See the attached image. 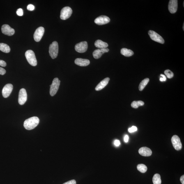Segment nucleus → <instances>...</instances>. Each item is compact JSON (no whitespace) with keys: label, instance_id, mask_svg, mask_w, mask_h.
Instances as JSON below:
<instances>
[{"label":"nucleus","instance_id":"obj_18","mask_svg":"<svg viewBox=\"0 0 184 184\" xmlns=\"http://www.w3.org/2000/svg\"><path fill=\"white\" fill-rule=\"evenodd\" d=\"M109 79H110L109 77H107L104 79L96 86L95 88V90L97 91H99L103 89L108 84Z\"/></svg>","mask_w":184,"mask_h":184},{"label":"nucleus","instance_id":"obj_10","mask_svg":"<svg viewBox=\"0 0 184 184\" xmlns=\"http://www.w3.org/2000/svg\"><path fill=\"white\" fill-rule=\"evenodd\" d=\"M45 29L43 27H40L37 28L33 35V38L35 41L37 42L40 41L43 37Z\"/></svg>","mask_w":184,"mask_h":184},{"label":"nucleus","instance_id":"obj_14","mask_svg":"<svg viewBox=\"0 0 184 184\" xmlns=\"http://www.w3.org/2000/svg\"><path fill=\"white\" fill-rule=\"evenodd\" d=\"M168 9L171 13L173 14L176 13L178 9V1L177 0L170 1L168 5Z\"/></svg>","mask_w":184,"mask_h":184},{"label":"nucleus","instance_id":"obj_26","mask_svg":"<svg viewBox=\"0 0 184 184\" xmlns=\"http://www.w3.org/2000/svg\"><path fill=\"white\" fill-rule=\"evenodd\" d=\"M164 73L168 78H172L174 77V73L170 70H166L164 71Z\"/></svg>","mask_w":184,"mask_h":184},{"label":"nucleus","instance_id":"obj_11","mask_svg":"<svg viewBox=\"0 0 184 184\" xmlns=\"http://www.w3.org/2000/svg\"><path fill=\"white\" fill-rule=\"evenodd\" d=\"M110 21V19L107 16L101 15L95 19V22L98 25H101L108 23Z\"/></svg>","mask_w":184,"mask_h":184},{"label":"nucleus","instance_id":"obj_4","mask_svg":"<svg viewBox=\"0 0 184 184\" xmlns=\"http://www.w3.org/2000/svg\"><path fill=\"white\" fill-rule=\"evenodd\" d=\"M61 81L58 78H55L53 81L52 85H50V94L53 96L56 94L59 89Z\"/></svg>","mask_w":184,"mask_h":184},{"label":"nucleus","instance_id":"obj_36","mask_svg":"<svg viewBox=\"0 0 184 184\" xmlns=\"http://www.w3.org/2000/svg\"><path fill=\"white\" fill-rule=\"evenodd\" d=\"M129 137L128 135H125L124 137V141L125 142H128L129 141Z\"/></svg>","mask_w":184,"mask_h":184},{"label":"nucleus","instance_id":"obj_31","mask_svg":"<svg viewBox=\"0 0 184 184\" xmlns=\"http://www.w3.org/2000/svg\"><path fill=\"white\" fill-rule=\"evenodd\" d=\"M6 71L4 69L0 67V74L1 75H3L6 73Z\"/></svg>","mask_w":184,"mask_h":184},{"label":"nucleus","instance_id":"obj_19","mask_svg":"<svg viewBox=\"0 0 184 184\" xmlns=\"http://www.w3.org/2000/svg\"><path fill=\"white\" fill-rule=\"evenodd\" d=\"M95 45L99 49H106L109 46L107 43L100 40H96L95 42Z\"/></svg>","mask_w":184,"mask_h":184},{"label":"nucleus","instance_id":"obj_22","mask_svg":"<svg viewBox=\"0 0 184 184\" xmlns=\"http://www.w3.org/2000/svg\"><path fill=\"white\" fill-rule=\"evenodd\" d=\"M149 81V79L147 78L143 79V80L141 81L139 86V89L140 91H142L144 89L145 87V86H146V85L148 84Z\"/></svg>","mask_w":184,"mask_h":184},{"label":"nucleus","instance_id":"obj_13","mask_svg":"<svg viewBox=\"0 0 184 184\" xmlns=\"http://www.w3.org/2000/svg\"><path fill=\"white\" fill-rule=\"evenodd\" d=\"M13 86L11 84H7L3 87L2 90V95L5 98L9 96L13 90Z\"/></svg>","mask_w":184,"mask_h":184},{"label":"nucleus","instance_id":"obj_37","mask_svg":"<svg viewBox=\"0 0 184 184\" xmlns=\"http://www.w3.org/2000/svg\"><path fill=\"white\" fill-rule=\"evenodd\" d=\"M184 24H183V31L184 30Z\"/></svg>","mask_w":184,"mask_h":184},{"label":"nucleus","instance_id":"obj_9","mask_svg":"<svg viewBox=\"0 0 184 184\" xmlns=\"http://www.w3.org/2000/svg\"><path fill=\"white\" fill-rule=\"evenodd\" d=\"M27 100V94L26 90L22 88L19 91V103L21 105H23Z\"/></svg>","mask_w":184,"mask_h":184},{"label":"nucleus","instance_id":"obj_32","mask_svg":"<svg viewBox=\"0 0 184 184\" xmlns=\"http://www.w3.org/2000/svg\"><path fill=\"white\" fill-rule=\"evenodd\" d=\"M63 184H76V181L75 180H72Z\"/></svg>","mask_w":184,"mask_h":184},{"label":"nucleus","instance_id":"obj_16","mask_svg":"<svg viewBox=\"0 0 184 184\" xmlns=\"http://www.w3.org/2000/svg\"><path fill=\"white\" fill-rule=\"evenodd\" d=\"M139 153L142 156L149 157L151 156L152 151L150 148L147 147H142L139 149Z\"/></svg>","mask_w":184,"mask_h":184},{"label":"nucleus","instance_id":"obj_35","mask_svg":"<svg viewBox=\"0 0 184 184\" xmlns=\"http://www.w3.org/2000/svg\"><path fill=\"white\" fill-rule=\"evenodd\" d=\"M180 181L182 184H184V175L181 176L180 178Z\"/></svg>","mask_w":184,"mask_h":184},{"label":"nucleus","instance_id":"obj_2","mask_svg":"<svg viewBox=\"0 0 184 184\" xmlns=\"http://www.w3.org/2000/svg\"><path fill=\"white\" fill-rule=\"evenodd\" d=\"M28 63L33 66H36L37 64V60L34 52L32 50H28L25 54Z\"/></svg>","mask_w":184,"mask_h":184},{"label":"nucleus","instance_id":"obj_33","mask_svg":"<svg viewBox=\"0 0 184 184\" xmlns=\"http://www.w3.org/2000/svg\"><path fill=\"white\" fill-rule=\"evenodd\" d=\"M6 63L3 60H0V65L1 67H5L6 66Z\"/></svg>","mask_w":184,"mask_h":184},{"label":"nucleus","instance_id":"obj_17","mask_svg":"<svg viewBox=\"0 0 184 184\" xmlns=\"http://www.w3.org/2000/svg\"><path fill=\"white\" fill-rule=\"evenodd\" d=\"M75 63L79 66L84 67L87 66L90 64V62L89 60L78 58L75 61Z\"/></svg>","mask_w":184,"mask_h":184},{"label":"nucleus","instance_id":"obj_23","mask_svg":"<svg viewBox=\"0 0 184 184\" xmlns=\"http://www.w3.org/2000/svg\"><path fill=\"white\" fill-rule=\"evenodd\" d=\"M153 184H161L162 181L160 175L158 174H155L153 178Z\"/></svg>","mask_w":184,"mask_h":184},{"label":"nucleus","instance_id":"obj_34","mask_svg":"<svg viewBox=\"0 0 184 184\" xmlns=\"http://www.w3.org/2000/svg\"><path fill=\"white\" fill-rule=\"evenodd\" d=\"M120 144V141L118 140H116L114 141V145L117 147L119 146Z\"/></svg>","mask_w":184,"mask_h":184},{"label":"nucleus","instance_id":"obj_8","mask_svg":"<svg viewBox=\"0 0 184 184\" xmlns=\"http://www.w3.org/2000/svg\"><path fill=\"white\" fill-rule=\"evenodd\" d=\"M88 48L87 42L83 41L76 45L75 47V50L77 52L83 53L86 52Z\"/></svg>","mask_w":184,"mask_h":184},{"label":"nucleus","instance_id":"obj_21","mask_svg":"<svg viewBox=\"0 0 184 184\" xmlns=\"http://www.w3.org/2000/svg\"><path fill=\"white\" fill-rule=\"evenodd\" d=\"M0 50L3 52L6 53H9L10 48L9 46L4 43H0Z\"/></svg>","mask_w":184,"mask_h":184},{"label":"nucleus","instance_id":"obj_6","mask_svg":"<svg viewBox=\"0 0 184 184\" xmlns=\"http://www.w3.org/2000/svg\"><path fill=\"white\" fill-rule=\"evenodd\" d=\"M148 34L152 40L161 44L164 43L163 38L155 31L150 30L148 31Z\"/></svg>","mask_w":184,"mask_h":184},{"label":"nucleus","instance_id":"obj_24","mask_svg":"<svg viewBox=\"0 0 184 184\" xmlns=\"http://www.w3.org/2000/svg\"><path fill=\"white\" fill-rule=\"evenodd\" d=\"M144 103L141 101H134L132 103L131 106L134 109H137L138 107L144 105Z\"/></svg>","mask_w":184,"mask_h":184},{"label":"nucleus","instance_id":"obj_30","mask_svg":"<svg viewBox=\"0 0 184 184\" xmlns=\"http://www.w3.org/2000/svg\"><path fill=\"white\" fill-rule=\"evenodd\" d=\"M161 77H160V80L161 82H164V81H165L166 80V78L165 75H163V74H161Z\"/></svg>","mask_w":184,"mask_h":184},{"label":"nucleus","instance_id":"obj_1","mask_svg":"<svg viewBox=\"0 0 184 184\" xmlns=\"http://www.w3.org/2000/svg\"><path fill=\"white\" fill-rule=\"evenodd\" d=\"M40 120L37 117H33L28 118L24 121V126L26 130H31L38 125L39 123Z\"/></svg>","mask_w":184,"mask_h":184},{"label":"nucleus","instance_id":"obj_5","mask_svg":"<svg viewBox=\"0 0 184 184\" xmlns=\"http://www.w3.org/2000/svg\"><path fill=\"white\" fill-rule=\"evenodd\" d=\"M72 13V9L69 7H65L61 10L60 18L62 20H65L71 16Z\"/></svg>","mask_w":184,"mask_h":184},{"label":"nucleus","instance_id":"obj_27","mask_svg":"<svg viewBox=\"0 0 184 184\" xmlns=\"http://www.w3.org/2000/svg\"><path fill=\"white\" fill-rule=\"evenodd\" d=\"M137 131V127L135 126H132L128 129V131L130 133H133Z\"/></svg>","mask_w":184,"mask_h":184},{"label":"nucleus","instance_id":"obj_12","mask_svg":"<svg viewBox=\"0 0 184 184\" xmlns=\"http://www.w3.org/2000/svg\"><path fill=\"white\" fill-rule=\"evenodd\" d=\"M1 31L3 34L8 36H12L15 33V30L7 24L3 25L2 26Z\"/></svg>","mask_w":184,"mask_h":184},{"label":"nucleus","instance_id":"obj_15","mask_svg":"<svg viewBox=\"0 0 184 184\" xmlns=\"http://www.w3.org/2000/svg\"><path fill=\"white\" fill-rule=\"evenodd\" d=\"M109 49H95L93 53V57L96 59H98L101 57L102 55L105 53L109 52Z\"/></svg>","mask_w":184,"mask_h":184},{"label":"nucleus","instance_id":"obj_7","mask_svg":"<svg viewBox=\"0 0 184 184\" xmlns=\"http://www.w3.org/2000/svg\"><path fill=\"white\" fill-rule=\"evenodd\" d=\"M171 143L174 148L177 150H180L182 148V145L178 136L174 135L171 138Z\"/></svg>","mask_w":184,"mask_h":184},{"label":"nucleus","instance_id":"obj_25","mask_svg":"<svg viewBox=\"0 0 184 184\" xmlns=\"http://www.w3.org/2000/svg\"><path fill=\"white\" fill-rule=\"evenodd\" d=\"M138 170L142 173H145L147 171V167L144 164H139L137 166Z\"/></svg>","mask_w":184,"mask_h":184},{"label":"nucleus","instance_id":"obj_29","mask_svg":"<svg viewBox=\"0 0 184 184\" xmlns=\"http://www.w3.org/2000/svg\"><path fill=\"white\" fill-rule=\"evenodd\" d=\"M35 6L32 4H29L27 7V9L29 11H33L35 9Z\"/></svg>","mask_w":184,"mask_h":184},{"label":"nucleus","instance_id":"obj_20","mask_svg":"<svg viewBox=\"0 0 184 184\" xmlns=\"http://www.w3.org/2000/svg\"><path fill=\"white\" fill-rule=\"evenodd\" d=\"M121 53L125 57H130L134 54L133 51L130 49L126 48H123L121 49Z\"/></svg>","mask_w":184,"mask_h":184},{"label":"nucleus","instance_id":"obj_3","mask_svg":"<svg viewBox=\"0 0 184 184\" xmlns=\"http://www.w3.org/2000/svg\"><path fill=\"white\" fill-rule=\"evenodd\" d=\"M49 55L53 59L57 57L58 53V45L57 42L54 41L49 45Z\"/></svg>","mask_w":184,"mask_h":184},{"label":"nucleus","instance_id":"obj_28","mask_svg":"<svg viewBox=\"0 0 184 184\" xmlns=\"http://www.w3.org/2000/svg\"><path fill=\"white\" fill-rule=\"evenodd\" d=\"M17 15L19 16H22L23 15V11L22 9L19 8L17 9Z\"/></svg>","mask_w":184,"mask_h":184}]
</instances>
